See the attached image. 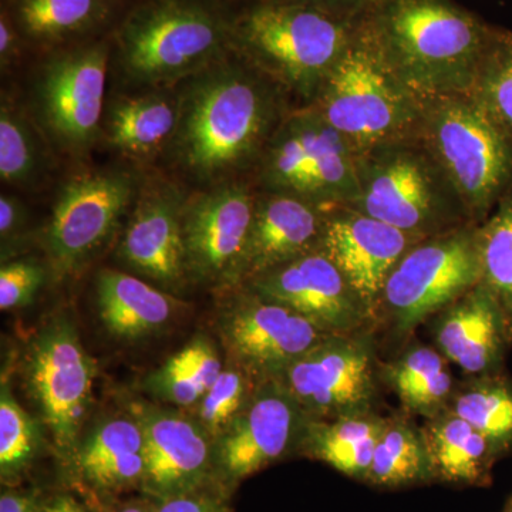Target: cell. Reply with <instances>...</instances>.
Wrapping results in <instances>:
<instances>
[{"instance_id":"1","label":"cell","mask_w":512,"mask_h":512,"mask_svg":"<svg viewBox=\"0 0 512 512\" xmlns=\"http://www.w3.org/2000/svg\"><path fill=\"white\" fill-rule=\"evenodd\" d=\"M180 99L175 158L204 181L256 167L289 113L285 94L237 55L194 74Z\"/></svg>"},{"instance_id":"17","label":"cell","mask_w":512,"mask_h":512,"mask_svg":"<svg viewBox=\"0 0 512 512\" xmlns=\"http://www.w3.org/2000/svg\"><path fill=\"white\" fill-rule=\"evenodd\" d=\"M256 195L247 185L227 183L185 201L183 239L188 275L210 285H239Z\"/></svg>"},{"instance_id":"6","label":"cell","mask_w":512,"mask_h":512,"mask_svg":"<svg viewBox=\"0 0 512 512\" xmlns=\"http://www.w3.org/2000/svg\"><path fill=\"white\" fill-rule=\"evenodd\" d=\"M346 205L417 239L474 224L446 174L416 138L360 156L357 192Z\"/></svg>"},{"instance_id":"7","label":"cell","mask_w":512,"mask_h":512,"mask_svg":"<svg viewBox=\"0 0 512 512\" xmlns=\"http://www.w3.org/2000/svg\"><path fill=\"white\" fill-rule=\"evenodd\" d=\"M417 141L480 225L512 188V147L470 94L421 101Z\"/></svg>"},{"instance_id":"14","label":"cell","mask_w":512,"mask_h":512,"mask_svg":"<svg viewBox=\"0 0 512 512\" xmlns=\"http://www.w3.org/2000/svg\"><path fill=\"white\" fill-rule=\"evenodd\" d=\"M312 420L372 412L377 367L365 335H330L279 377Z\"/></svg>"},{"instance_id":"24","label":"cell","mask_w":512,"mask_h":512,"mask_svg":"<svg viewBox=\"0 0 512 512\" xmlns=\"http://www.w3.org/2000/svg\"><path fill=\"white\" fill-rule=\"evenodd\" d=\"M97 308L110 335L137 340L154 335L173 320L177 302L137 276L104 269L96 282Z\"/></svg>"},{"instance_id":"19","label":"cell","mask_w":512,"mask_h":512,"mask_svg":"<svg viewBox=\"0 0 512 512\" xmlns=\"http://www.w3.org/2000/svg\"><path fill=\"white\" fill-rule=\"evenodd\" d=\"M419 241L348 205H333L326 212L320 249L338 266L377 319L380 295L390 272Z\"/></svg>"},{"instance_id":"33","label":"cell","mask_w":512,"mask_h":512,"mask_svg":"<svg viewBox=\"0 0 512 512\" xmlns=\"http://www.w3.org/2000/svg\"><path fill=\"white\" fill-rule=\"evenodd\" d=\"M481 284L503 309L512 342V188L478 225Z\"/></svg>"},{"instance_id":"15","label":"cell","mask_w":512,"mask_h":512,"mask_svg":"<svg viewBox=\"0 0 512 512\" xmlns=\"http://www.w3.org/2000/svg\"><path fill=\"white\" fill-rule=\"evenodd\" d=\"M220 333L235 366L258 382L279 379L330 336L305 316L247 288L225 306Z\"/></svg>"},{"instance_id":"11","label":"cell","mask_w":512,"mask_h":512,"mask_svg":"<svg viewBox=\"0 0 512 512\" xmlns=\"http://www.w3.org/2000/svg\"><path fill=\"white\" fill-rule=\"evenodd\" d=\"M109 59V43L87 40L60 49L40 69L37 116L62 150L83 153L99 137Z\"/></svg>"},{"instance_id":"9","label":"cell","mask_w":512,"mask_h":512,"mask_svg":"<svg viewBox=\"0 0 512 512\" xmlns=\"http://www.w3.org/2000/svg\"><path fill=\"white\" fill-rule=\"evenodd\" d=\"M480 284L477 224L421 239L390 272L377 319L384 316L394 332L409 335Z\"/></svg>"},{"instance_id":"18","label":"cell","mask_w":512,"mask_h":512,"mask_svg":"<svg viewBox=\"0 0 512 512\" xmlns=\"http://www.w3.org/2000/svg\"><path fill=\"white\" fill-rule=\"evenodd\" d=\"M136 417L146 451L144 495L161 500L214 484L215 441L200 421L153 406H138Z\"/></svg>"},{"instance_id":"2","label":"cell","mask_w":512,"mask_h":512,"mask_svg":"<svg viewBox=\"0 0 512 512\" xmlns=\"http://www.w3.org/2000/svg\"><path fill=\"white\" fill-rule=\"evenodd\" d=\"M362 23L420 103L470 92L498 32L454 0H370Z\"/></svg>"},{"instance_id":"12","label":"cell","mask_w":512,"mask_h":512,"mask_svg":"<svg viewBox=\"0 0 512 512\" xmlns=\"http://www.w3.org/2000/svg\"><path fill=\"white\" fill-rule=\"evenodd\" d=\"M138 192L137 178L114 168L83 171L67 180L46 231L57 274H74L109 241Z\"/></svg>"},{"instance_id":"8","label":"cell","mask_w":512,"mask_h":512,"mask_svg":"<svg viewBox=\"0 0 512 512\" xmlns=\"http://www.w3.org/2000/svg\"><path fill=\"white\" fill-rule=\"evenodd\" d=\"M359 154L312 107L289 110L256 165L262 190L285 192L320 207L355 198Z\"/></svg>"},{"instance_id":"22","label":"cell","mask_w":512,"mask_h":512,"mask_svg":"<svg viewBox=\"0 0 512 512\" xmlns=\"http://www.w3.org/2000/svg\"><path fill=\"white\" fill-rule=\"evenodd\" d=\"M436 316L433 333L441 355L471 376L498 372L511 338L493 293L477 285Z\"/></svg>"},{"instance_id":"43","label":"cell","mask_w":512,"mask_h":512,"mask_svg":"<svg viewBox=\"0 0 512 512\" xmlns=\"http://www.w3.org/2000/svg\"><path fill=\"white\" fill-rule=\"evenodd\" d=\"M40 512H93L87 505L80 503L74 495L60 493L43 500Z\"/></svg>"},{"instance_id":"38","label":"cell","mask_w":512,"mask_h":512,"mask_svg":"<svg viewBox=\"0 0 512 512\" xmlns=\"http://www.w3.org/2000/svg\"><path fill=\"white\" fill-rule=\"evenodd\" d=\"M45 282V271L35 262H10L0 269V309L22 308L33 301Z\"/></svg>"},{"instance_id":"20","label":"cell","mask_w":512,"mask_h":512,"mask_svg":"<svg viewBox=\"0 0 512 512\" xmlns=\"http://www.w3.org/2000/svg\"><path fill=\"white\" fill-rule=\"evenodd\" d=\"M120 256L134 271L168 289H177L187 274L181 192L171 184L148 185L138 192Z\"/></svg>"},{"instance_id":"35","label":"cell","mask_w":512,"mask_h":512,"mask_svg":"<svg viewBox=\"0 0 512 512\" xmlns=\"http://www.w3.org/2000/svg\"><path fill=\"white\" fill-rule=\"evenodd\" d=\"M40 436L35 420L15 400L8 382L0 390V477L15 487L29 473L39 454Z\"/></svg>"},{"instance_id":"30","label":"cell","mask_w":512,"mask_h":512,"mask_svg":"<svg viewBox=\"0 0 512 512\" xmlns=\"http://www.w3.org/2000/svg\"><path fill=\"white\" fill-rule=\"evenodd\" d=\"M222 370L215 346L204 336H197L151 372L144 386L165 403L194 407L217 382Z\"/></svg>"},{"instance_id":"13","label":"cell","mask_w":512,"mask_h":512,"mask_svg":"<svg viewBox=\"0 0 512 512\" xmlns=\"http://www.w3.org/2000/svg\"><path fill=\"white\" fill-rule=\"evenodd\" d=\"M311 420L281 379L262 380L215 440L214 484L231 495L245 478L301 450Z\"/></svg>"},{"instance_id":"36","label":"cell","mask_w":512,"mask_h":512,"mask_svg":"<svg viewBox=\"0 0 512 512\" xmlns=\"http://www.w3.org/2000/svg\"><path fill=\"white\" fill-rule=\"evenodd\" d=\"M42 173L39 141L28 120L8 103L0 110V177L3 183L29 187Z\"/></svg>"},{"instance_id":"3","label":"cell","mask_w":512,"mask_h":512,"mask_svg":"<svg viewBox=\"0 0 512 512\" xmlns=\"http://www.w3.org/2000/svg\"><path fill=\"white\" fill-rule=\"evenodd\" d=\"M360 16L299 0H254L229 19L234 55L311 106L348 49Z\"/></svg>"},{"instance_id":"23","label":"cell","mask_w":512,"mask_h":512,"mask_svg":"<svg viewBox=\"0 0 512 512\" xmlns=\"http://www.w3.org/2000/svg\"><path fill=\"white\" fill-rule=\"evenodd\" d=\"M67 467L99 497L141 490L146 471L144 434L137 417H110L80 439Z\"/></svg>"},{"instance_id":"29","label":"cell","mask_w":512,"mask_h":512,"mask_svg":"<svg viewBox=\"0 0 512 512\" xmlns=\"http://www.w3.org/2000/svg\"><path fill=\"white\" fill-rule=\"evenodd\" d=\"M384 379L410 412L431 419L448 409L456 386L439 350L414 345L384 369Z\"/></svg>"},{"instance_id":"10","label":"cell","mask_w":512,"mask_h":512,"mask_svg":"<svg viewBox=\"0 0 512 512\" xmlns=\"http://www.w3.org/2000/svg\"><path fill=\"white\" fill-rule=\"evenodd\" d=\"M26 380L62 463L69 464L82 439L93 403L96 362L87 355L72 320L59 316L30 340Z\"/></svg>"},{"instance_id":"31","label":"cell","mask_w":512,"mask_h":512,"mask_svg":"<svg viewBox=\"0 0 512 512\" xmlns=\"http://www.w3.org/2000/svg\"><path fill=\"white\" fill-rule=\"evenodd\" d=\"M448 409L490 441L495 453L512 447V382L498 372L473 376L456 387Z\"/></svg>"},{"instance_id":"39","label":"cell","mask_w":512,"mask_h":512,"mask_svg":"<svg viewBox=\"0 0 512 512\" xmlns=\"http://www.w3.org/2000/svg\"><path fill=\"white\" fill-rule=\"evenodd\" d=\"M229 495L212 484L200 490L154 500L156 512H232Z\"/></svg>"},{"instance_id":"45","label":"cell","mask_w":512,"mask_h":512,"mask_svg":"<svg viewBox=\"0 0 512 512\" xmlns=\"http://www.w3.org/2000/svg\"><path fill=\"white\" fill-rule=\"evenodd\" d=\"M110 512H156V505L153 498L146 495V498H136L117 504Z\"/></svg>"},{"instance_id":"16","label":"cell","mask_w":512,"mask_h":512,"mask_svg":"<svg viewBox=\"0 0 512 512\" xmlns=\"http://www.w3.org/2000/svg\"><path fill=\"white\" fill-rule=\"evenodd\" d=\"M315 323L329 335H365L376 316L322 249L276 266L244 285Z\"/></svg>"},{"instance_id":"28","label":"cell","mask_w":512,"mask_h":512,"mask_svg":"<svg viewBox=\"0 0 512 512\" xmlns=\"http://www.w3.org/2000/svg\"><path fill=\"white\" fill-rule=\"evenodd\" d=\"M181 99L165 93L119 97L106 121L110 146L131 157L156 154L173 141L180 123Z\"/></svg>"},{"instance_id":"27","label":"cell","mask_w":512,"mask_h":512,"mask_svg":"<svg viewBox=\"0 0 512 512\" xmlns=\"http://www.w3.org/2000/svg\"><path fill=\"white\" fill-rule=\"evenodd\" d=\"M386 421L373 410L311 420L301 450L345 476L366 481Z\"/></svg>"},{"instance_id":"5","label":"cell","mask_w":512,"mask_h":512,"mask_svg":"<svg viewBox=\"0 0 512 512\" xmlns=\"http://www.w3.org/2000/svg\"><path fill=\"white\" fill-rule=\"evenodd\" d=\"M114 46L127 79L163 86L231 53L229 19L202 0H147L120 23Z\"/></svg>"},{"instance_id":"46","label":"cell","mask_w":512,"mask_h":512,"mask_svg":"<svg viewBox=\"0 0 512 512\" xmlns=\"http://www.w3.org/2000/svg\"><path fill=\"white\" fill-rule=\"evenodd\" d=\"M508 512H512V507L510 508V510H508Z\"/></svg>"},{"instance_id":"42","label":"cell","mask_w":512,"mask_h":512,"mask_svg":"<svg viewBox=\"0 0 512 512\" xmlns=\"http://www.w3.org/2000/svg\"><path fill=\"white\" fill-rule=\"evenodd\" d=\"M43 500L39 493L6 488L0 495V512H40Z\"/></svg>"},{"instance_id":"34","label":"cell","mask_w":512,"mask_h":512,"mask_svg":"<svg viewBox=\"0 0 512 512\" xmlns=\"http://www.w3.org/2000/svg\"><path fill=\"white\" fill-rule=\"evenodd\" d=\"M512 147V33L498 29L470 92Z\"/></svg>"},{"instance_id":"40","label":"cell","mask_w":512,"mask_h":512,"mask_svg":"<svg viewBox=\"0 0 512 512\" xmlns=\"http://www.w3.org/2000/svg\"><path fill=\"white\" fill-rule=\"evenodd\" d=\"M25 207L18 198L3 194L0 197V237H2L3 252L12 242L18 241L26 224Z\"/></svg>"},{"instance_id":"26","label":"cell","mask_w":512,"mask_h":512,"mask_svg":"<svg viewBox=\"0 0 512 512\" xmlns=\"http://www.w3.org/2000/svg\"><path fill=\"white\" fill-rule=\"evenodd\" d=\"M433 478L458 485L490 480L495 453L490 441L450 409L427 419L423 427Z\"/></svg>"},{"instance_id":"4","label":"cell","mask_w":512,"mask_h":512,"mask_svg":"<svg viewBox=\"0 0 512 512\" xmlns=\"http://www.w3.org/2000/svg\"><path fill=\"white\" fill-rule=\"evenodd\" d=\"M309 107L360 157L416 137L421 103L390 69L360 16L352 42Z\"/></svg>"},{"instance_id":"44","label":"cell","mask_w":512,"mask_h":512,"mask_svg":"<svg viewBox=\"0 0 512 512\" xmlns=\"http://www.w3.org/2000/svg\"><path fill=\"white\" fill-rule=\"evenodd\" d=\"M299 2L312 3V5L348 13V15H362L370 0H299Z\"/></svg>"},{"instance_id":"32","label":"cell","mask_w":512,"mask_h":512,"mask_svg":"<svg viewBox=\"0 0 512 512\" xmlns=\"http://www.w3.org/2000/svg\"><path fill=\"white\" fill-rule=\"evenodd\" d=\"M433 478L423 429L403 417H387L366 481L376 487L400 488Z\"/></svg>"},{"instance_id":"41","label":"cell","mask_w":512,"mask_h":512,"mask_svg":"<svg viewBox=\"0 0 512 512\" xmlns=\"http://www.w3.org/2000/svg\"><path fill=\"white\" fill-rule=\"evenodd\" d=\"M23 40L18 28L10 18L9 13L2 8V16H0V60L2 67L10 66V63L19 55L20 46Z\"/></svg>"},{"instance_id":"37","label":"cell","mask_w":512,"mask_h":512,"mask_svg":"<svg viewBox=\"0 0 512 512\" xmlns=\"http://www.w3.org/2000/svg\"><path fill=\"white\" fill-rule=\"evenodd\" d=\"M258 380L241 367L222 370L217 382L212 384L200 402L195 404V419L200 421L212 439L217 440L237 419L254 394Z\"/></svg>"},{"instance_id":"25","label":"cell","mask_w":512,"mask_h":512,"mask_svg":"<svg viewBox=\"0 0 512 512\" xmlns=\"http://www.w3.org/2000/svg\"><path fill=\"white\" fill-rule=\"evenodd\" d=\"M119 0H6L25 42L62 46L79 42L103 28L116 13Z\"/></svg>"},{"instance_id":"21","label":"cell","mask_w":512,"mask_h":512,"mask_svg":"<svg viewBox=\"0 0 512 512\" xmlns=\"http://www.w3.org/2000/svg\"><path fill=\"white\" fill-rule=\"evenodd\" d=\"M328 208L285 192L256 195L239 285L319 249Z\"/></svg>"}]
</instances>
